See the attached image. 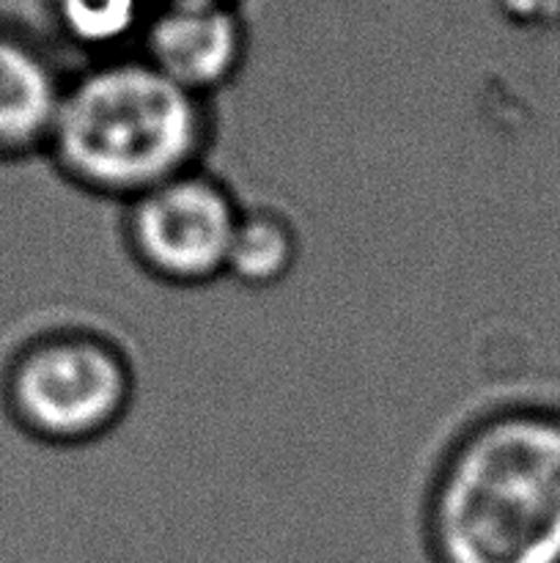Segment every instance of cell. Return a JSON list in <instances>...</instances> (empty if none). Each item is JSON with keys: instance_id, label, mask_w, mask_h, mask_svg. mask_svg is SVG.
<instances>
[{"instance_id": "cell-2", "label": "cell", "mask_w": 560, "mask_h": 563, "mask_svg": "<svg viewBox=\"0 0 560 563\" xmlns=\"http://www.w3.org/2000/svg\"><path fill=\"white\" fill-rule=\"evenodd\" d=\"M214 113L137 53L71 71L44 157L77 190L126 203L201 168Z\"/></svg>"}, {"instance_id": "cell-6", "label": "cell", "mask_w": 560, "mask_h": 563, "mask_svg": "<svg viewBox=\"0 0 560 563\" xmlns=\"http://www.w3.org/2000/svg\"><path fill=\"white\" fill-rule=\"evenodd\" d=\"M69 75L49 38L0 20V165L44 157Z\"/></svg>"}, {"instance_id": "cell-5", "label": "cell", "mask_w": 560, "mask_h": 563, "mask_svg": "<svg viewBox=\"0 0 560 563\" xmlns=\"http://www.w3.org/2000/svg\"><path fill=\"white\" fill-rule=\"evenodd\" d=\"M135 53L184 91L212 99L245 69L250 31L234 0H154Z\"/></svg>"}, {"instance_id": "cell-7", "label": "cell", "mask_w": 560, "mask_h": 563, "mask_svg": "<svg viewBox=\"0 0 560 563\" xmlns=\"http://www.w3.org/2000/svg\"><path fill=\"white\" fill-rule=\"evenodd\" d=\"M154 0H47V20L64 47L86 60L137 49Z\"/></svg>"}, {"instance_id": "cell-8", "label": "cell", "mask_w": 560, "mask_h": 563, "mask_svg": "<svg viewBox=\"0 0 560 563\" xmlns=\"http://www.w3.org/2000/svg\"><path fill=\"white\" fill-rule=\"evenodd\" d=\"M300 231L275 207H242L231 236L225 278L245 289L280 286L300 262Z\"/></svg>"}, {"instance_id": "cell-3", "label": "cell", "mask_w": 560, "mask_h": 563, "mask_svg": "<svg viewBox=\"0 0 560 563\" xmlns=\"http://www.w3.org/2000/svg\"><path fill=\"white\" fill-rule=\"evenodd\" d=\"M135 366L102 330L60 324L22 341L0 374V401L25 438L80 449L121 427L135 401Z\"/></svg>"}, {"instance_id": "cell-1", "label": "cell", "mask_w": 560, "mask_h": 563, "mask_svg": "<svg viewBox=\"0 0 560 563\" xmlns=\"http://www.w3.org/2000/svg\"><path fill=\"white\" fill-rule=\"evenodd\" d=\"M434 563H560V412L481 405L428 482Z\"/></svg>"}, {"instance_id": "cell-4", "label": "cell", "mask_w": 560, "mask_h": 563, "mask_svg": "<svg viewBox=\"0 0 560 563\" xmlns=\"http://www.w3.org/2000/svg\"><path fill=\"white\" fill-rule=\"evenodd\" d=\"M121 207V240L148 278L176 289H201L225 278L242 203L206 165L173 176Z\"/></svg>"}, {"instance_id": "cell-9", "label": "cell", "mask_w": 560, "mask_h": 563, "mask_svg": "<svg viewBox=\"0 0 560 563\" xmlns=\"http://www.w3.org/2000/svg\"><path fill=\"white\" fill-rule=\"evenodd\" d=\"M234 3H239V0H234Z\"/></svg>"}]
</instances>
